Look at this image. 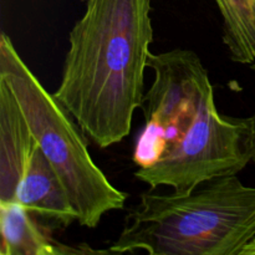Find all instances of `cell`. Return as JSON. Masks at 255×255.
Segmentation results:
<instances>
[{
	"label": "cell",
	"mask_w": 255,
	"mask_h": 255,
	"mask_svg": "<svg viewBox=\"0 0 255 255\" xmlns=\"http://www.w3.org/2000/svg\"><path fill=\"white\" fill-rule=\"evenodd\" d=\"M151 10V0H86L70 31L54 95L100 148L128 136L143 104L153 41Z\"/></svg>",
	"instance_id": "obj_1"
},
{
	"label": "cell",
	"mask_w": 255,
	"mask_h": 255,
	"mask_svg": "<svg viewBox=\"0 0 255 255\" xmlns=\"http://www.w3.org/2000/svg\"><path fill=\"white\" fill-rule=\"evenodd\" d=\"M255 238V187L237 174L191 191L144 192L109 253L241 255Z\"/></svg>",
	"instance_id": "obj_2"
},
{
	"label": "cell",
	"mask_w": 255,
	"mask_h": 255,
	"mask_svg": "<svg viewBox=\"0 0 255 255\" xmlns=\"http://www.w3.org/2000/svg\"><path fill=\"white\" fill-rule=\"evenodd\" d=\"M0 80L14 92L37 144L66 189L80 226L96 228L105 214L124 208L127 194L95 163L76 120L42 86L4 32Z\"/></svg>",
	"instance_id": "obj_3"
},
{
	"label": "cell",
	"mask_w": 255,
	"mask_h": 255,
	"mask_svg": "<svg viewBox=\"0 0 255 255\" xmlns=\"http://www.w3.org/2000/svg\"><path fill=\"white\" fill-rule=\"evenodd\" d=\"M254 120L224 116L214 95L207 99L193 126L153 164L134 176L152 189L191 191L204 182L238 174L253 161Z\"/></svg>",
	"instance_id": "obj_4"
},
{
	"label": "cell",
	"mask_w": 255,
	"mask_h": 255,
	"mask_svg": "<svg viewBox=\"0 0 255 255\" xmlns=\"http://www.w3.org/2000/svg\"><path fill=\"white\" fill-rule=\"evenodd\" d=\"M153 71L143 97L144 127L133 152L134 163L147 167L158 161L193 126L213 86L203 62L191 50L174 49L148 57Z\"/></svg>",
	"instance_id": "obj_5"
},
{
	"label": "cell",
	"mask_w": 255,
	"mask_h": 255,
	"mask_svg": "<svg viewBox=\"0 0 255 255\" xmlns=\"http://www.w3.org/2000/svg\"><path fill=\"white\" fill-rule=\"evenodd\" d=\"M37 146L14 92L0 80V202L15 201L17 186Z\"/></svg>",
	"instance_id": "obj_6"
},
{
	"label": "cell",
	"mask_w": 255,
	"mask_h": 255,
	"mask_svg": "<svg viewBox=\"0 0 255 255\" xmlns=\"http://www.w3.org/2000/svg\"><path fill=\"white\" fill-rule=\"evenodd\" d=\"M15 202L55 227H70L77 221L66 189L40 146L22 174Z\"/></svg>",
	"instance_id": "obj_7"
},
{
	"label": "cell",
	"mask_w": 255,
	"mask_h": 255,
	"mask_svg": "<svg viewBox=\"0 0 255 255\" xmlns=\"http://www.w3.org/2000/svg\"><path fill=\"white\" fill-rule=\"evenodd\" d=\"M1 255H60L84 253L57 243L47 227L40 226L34 213L19 202H0Z\"/></svg>",
	"instance_id": "obj_8"
},
{
	"label": "cell",
	"mask_w": 255,
	"mask_h": 255,
	"mask_svg": "<svg viewBox=\"0 0 255 255\" xmlns=\"http://www.w3.org/2000/svg\"><path fill=\"white\" fill-rule=\"evenodd\" d=\"M223 17V42L234 62H255V0H214Z\"/></svg>",
	"instance_id": "obj_9"
},
{
	"label": "cell",
	"mask_w": 255,
	"mask_h": 255,
	"mask_svg": "<svg viewBox=\"0 0 255 255\" xmlns=\"http://www.w3.org/2000/svg\"><path fill=\"white\" fill-rule=\"evenodd\" d=\"M241 255H255V238L251 243H248L246 246V248L242 251Z\"/></svg>",
	"instance_id": "obj_10"
},
{
	"label": "cell",
	"mask_w": 255,
	"mask_h": 255,
	"mask_svg": "<svg viewBox=\"0 0 255 255\" xmlns=\"http://www.w3.org/2000/svg\"><path fill=\"white\" fill-rule=\"evenodd\" d=\"M253 120H254V154H253V162L255 163V114L253 115Z\"/></svg>",
	"instance_id": "obj_11"
},
{
	"label": "cell",
	"mask_w": 255,
	"mask_h": 255,
	"mask_svg": "<svg viewBox=\"0 0 255 255\" xmlns=\"http://www.w3.org/2000/svg\"><path fill=\"white\" fill-rule=\"evenodd\" d=\"M253 69L255 70V62H254V64H253Z\"/></svg>",
	"instance_id": "obj_12"
}]
</instances>
